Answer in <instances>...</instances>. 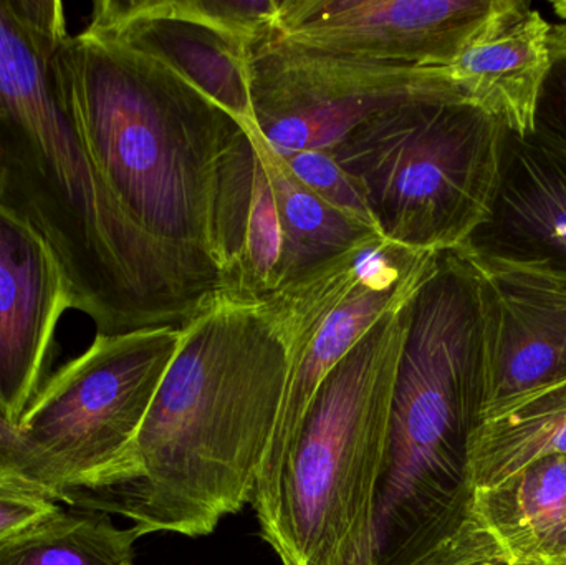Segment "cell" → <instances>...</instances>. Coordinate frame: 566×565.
Listing matches in <instances>:
<instances>
[{"mask_svg":"<svg viewBox=\"0 0 566 565\" xmlns=\"http://www.w3.org/2000/svg\"><path fill=\"white\" fill-rule=\"evenodd\" d=\"M52 73L96 175L192 312L228 292L226 189L248 128L165 63L86 30L60 43Z\"/></svg>","mask_w":566,"mask_h":565,"instance_id":"1","label":"cell"},{"mask_svg":"<svg viewBox=\"0 0 566 565\" xmlns=\"http://www.w3.org/2000/svg\"><path fill=\"white\" fill-rule=\"evenodd\" d=\"M179 331L136 440L135 480L60 501L122 514L142 537H206L252 503L289 378V348L259 301L222 292Z\"/></svg>","mask_w":566,"mask_h":565,"instance_id":"2","label":"cell"},{"mask_svg":"<svg viewBox=\"0 0 566 565\" xmlns=\"http://www.w3.org/2000/svg\"><path fill=\"white\" fill-rule=\"evenodd\" d=\"M69 35L59 0H0V208L49 244L98 334L181 327L195 312L56 96L52 60Z\"/></svg>","mask_w":566,"mask_h":565,"instance_id":"3","label":"cell"},{"mask_svg":"<svg viewBox=\"0 0 566 565\" xmlns=\"http://www.w3.org/2000/svg\"><path fill=\"white\" fill-rule=\"evenodd\" d=\"M405 307L376 490V565L412 563L472 516V447L497 334L494 284L462 248L432 255Z\"/></svg>","mask_w":566,"mask_h":565,"instance_id":"4","label":"cell"},{"mask_svg":"<svg viewBox=\"0 0 566 565\" xmlns=\"http://www.w3.org/2000/svg\"><path fill=\"white\" fill-rule=\"evenodd\" d=\"M406 301L323 378L255 513L282 565H376L375 506Z\"/></svg>","mask_w":566,"mask_h":565,"instance_id":"5","label":"cell"},{"mask_svg":"<svg viewBox=\"0 0 566 565\" xmlns=\"http://www.w3.org/2000/svg\"><path fill=\"white\" fill-rule=\"evenodd\" d=\"M504 133L454 83L369 116L326 153L361 185L382 239L438 252L488 215Z\"/></svg>","mask_w":566,"mask_h":565,"instance_id":"6","label":"cell"},{"mask_svg":"<svg viewBox=\"0 0 566 565\" xmlns=\"http://www.w3.org/2000/svg\"><path fill=\"white\" fill-rule=\"evenodd\" d=\"M179 327L96 335L43 381L20 418L23 443L60 488L102 491L135 480V444L175 357Z\"/></svg>","mask_w":566,"mask_h":565,"instance_id":"7","label":"cell"},{"mask_svg":"<svg viewBox=\"0 0 566 565\" xmlns=\"http://www.w3.org/2000/svg\"><path fill=\"white\" fill-rule=\"evenodd\" d=\"M255 128L282 158L328 151L369 116L454 85L448 69L369 62L290 45L255 46L249 60Z\"/></svg>","mask_w":566,"mask_h":565,"instance_id":"8","label":"cell"},{"mask_svg":"<svg viewBox=\"0 0 566 565\" xmlns=\"http://www.w3.org/2000/svg\"><path fill=\"white\" fill-rule=\"evenodd\" d=\"M504 0H281L275 39L329 55L451 66Z\"/></svg>","mask_w":566,"mask_h":565,"instance_id":"9","label":"cell"},{"mask_svg":"<svg viewBox=\"0 0 566 565\" xmlns=\"http://www.w3.org/2000/svg\"><path fill=\"white\" fill-rule=\"evenodd\" d=\"M461 248L482 268L566 284V149L505 129L488 215Z\"/></svg>","mask_w":566,"mask_h":565,"instance_id":"10","label":"cell"},{"mask_svg":"<svg viewBox=\"0 0 566 565\" xmlns=\"http://www.w3.org/2000/svg\"><path fill=\"white\" fill-rule=\"evenodd\" d=\"M434 254L386 241L378 262L361 284L290 345V370L281 414L252 498L255 513L271 500L290 441L323 378L386 312L399 307L411 295Z\"/></svg>","mask_w":566,"mask_h":565,"instance_id":"11","label":"cell"},{"mask_svg":"<svg viewBox=\"0 0 566 565\" xmlns=\"http://www.w3.org/2000/svg\"><path fill=\"white\" fill-rule=\"evenodd\" d=\"M69 308L72 291L52 249L0 208V415L15 427L43 385Z\"/></svg>","mask_w":566,"mask_h":565,"instance_id":"12","label":"cell"},{"mask_svg":"<svg viewBox=\"0 0 566 565\" xmlns=\"http://www.w3.org/2000/svg\"><path fill=\"white\" fill-rule=\"evenodd\" d=\"M85 30L159 60L245 128H255L251 50L176 12L171 0H99Z\"/></svg>","mask_w":566,"mask_h":565,"instance_id":"13","label":"cell"},{"mask_svg":"<svg viewBox=\"0 0 566 565\" xmlns=\"http://www.w3.org/2000/svg\"><path fill=\"white\" fill-rule=\"evenodd\" d=\"M485 269V268H484ZM499 301L482 423L566 381V284L485 269Z\"/></svg>","mask_w":566,"mask_h":565,"instance_id":"14","label":"cell"},{"mask_svg":"<svg viewBox=\"0 0 566 565\" xmlns=\"http://www.w3.org/2000/svg\"><path fill=\"white\" fill-rule=\"evenodd\" d=\"M551 25L531 3L504 0L478 40L446 66L469 100L517 135L534 129L535 105L548 70Z\"/></svg>","mask_w":566,"mask_h":565,"instance_id":"15","label":"cell"},{"mask_svg":"<svg viewBox=\"0 0 566 565\" xmlns=\"http://www.w3.org/2000/svg\"><path fill=\"white\" fill-rule=\"evenodd\" d=\"M472 516L512 563L566 565V454L535 458L474 491Z\"/></svg>","mask_w":566,"mask_h":565,"instance_id":"16","label":"cell"},{"mask_svg":"<svg viewBox=\"0 0 566 565\" xmlns=\"http://www.w3.org/2000/svg\"><path fill=\"white\" fill-rule=\"evenodd\" d=\"M251 129L274 191L283 236L282 287L319 264L381 238L378 231L343 215L310 191Z\"/></svg>","mask_w":566,"mask_h":565,"instance_id":"17","label":"cell"},{"mask_svg":"<svg viewBox=\"0 0 566 565\" xmlns=\"http://www.w3.org/2000/svg\"><path fill=\"white\" fill-rule=\"evenodd\" d=\"M554 453L566 454V381L481 425L472 447V486H494L528 461Z\"/></svg>","mask_w":566,"mask_h":565,"instance_id":"18","label":"cell"},{"mask_svg":"<svg viewBox=\"0 0 566 565\" xmlns=\"http://www.w3.org/2000/svg\"><path fill=\"white\" fill-rule=\"evenodd\" d=\"M135 526L119 530L108 514L60 508L0 541V565H135Z\"/></svg>","mask_w":566,"mask_h":565,"instance_id":"19","label":"cell"},{"mask_svg":"<svg viewBox=\"0 0 566 565\" xmlns=\"http://www.w3.org/2000/svg\"><path fill=\"white\" fill-rule=\"evenodd\" d=\"M181 15L206 23L248 50L274 39L281 0H171Z\"/></svg>","mask_w":566,"mask_h":565,"instance_id":"20","label":"cell"},{"mask_svg":"<svg viewBox=\"0 0 566 565\" xmlns=\"http://www.w3.org/2000/svg\"><path fill=\"white\" fill-rule=\"evenodd\" d=\"M293 175L323 201L343 215L375 229L361 185L326 151H302L283 158ZM379 234V232H378Z\"/></svg>","mask_w":566,"mask_h":565,"instance_id":"21","label":"cell"},{"mask_svg":"<svg viewBox=\"0 0 566 565\" xmlns=\"http://www.w3.org/2000/svg\"><path fill=\"white\" fill-rule=\"evenodd\" d=\"M532 132L566 149V22L551 25L548 32V70L535 105Z\"/></svg>","mask_w":566,"mask_h":565,"instance_id":"22","label":"cell"},{"mask_svg":"<svg viewBox=\"0 0 566 565\" xmlns=\"http://www.w3.org/2000/svg\"><path fill=\"white\" fill-rule=\"evenodd\" d=\"M495 537L475 520L469 517L451 537L429 553L406 565H511Z\"/></svg>","mask_w":566,"mask_h":565,"instance_id":"23","label":"cell"},{"mask_svg":"<svg viewBox=\"0 0 566 565\" xmlns=\"http://www.w3.org/2000/svg\"><path fill=\"white\" fill-rule=\"evenodd\" d=\"M0 483L45 494L60 503V488L49 468L23 443L15 425L0 415Z\"/></svg>","mask_w":566,"mask_h":565,"instance_id":"24","label":"cell"},{"mask_svg":"<svg viewBox=\"0 0 566 565\" xmlns=\"http://www.w3.org/2000/svg\"><path fill=\"white\" fill-rule=\"evenodd\" d=\"M45 494L15 484L0 483V541L52 516L60 510Z\"/></svg>","mask_w":566,"mask_h":565,"instance_id":"25","label":"cell"},{"mask_svg":"<svg viewBox=\"0 0 566 565\" xmlns=\"http://www.w3.org/2000/svg\"><path fill=\"white\" fill-rule=\"evenodd\" d=\"M554 10H555V13H557V15L560 17V19L566 20V0H560V2H555Z\"/></svg>","mask_w":566,"mask_h":565,"instance_id":"26","label":"cell"},{"mask_svg":"<svg viewBox=\"0 0 566 565\" xmlns=\"http://www.w3.org/2000/svg\"><path fill=\"white\" fill-rule=\"evenodd\" d=\"M511 565H538V564H528V563H512Z\"/></svg>","mask_w":566,"mask_h":565,"instance_id":"27","label":"cell"}]
</instances>
